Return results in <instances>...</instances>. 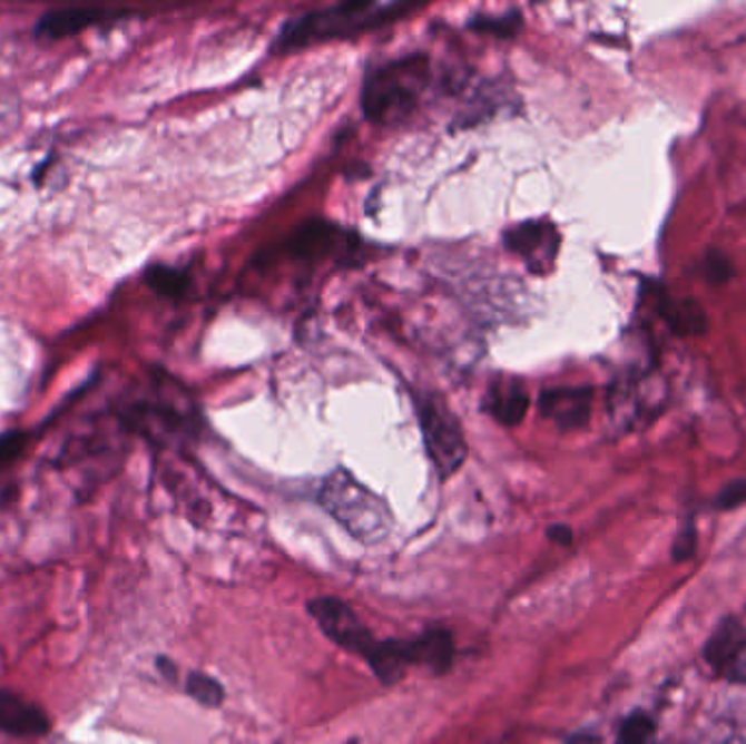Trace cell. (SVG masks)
Segmentation results:
<instances>
[{"instance_id": "ba28073f", "label": "cell", "mask_w": 746, "mask_h": 744, "mask_svg": "<svg viewBox=\"0 0 746 744\" xmlns=\"http://www.w3.org/2000/svg\"><path fill=\"white\" fill-rule=\"evenodd\" d=\"M122 11H107L99 7H77V9H57L45 13L36 25V38L45 42H57L63 38H72L90 27L104 25L107 20L122 18Z\"/></svg>"}, {"instance_id": "8992f818", "label": "cell", "mask_w": 746, "mask_h": 744, "mask_svg": "<svg viewBox=\"0 0 746 744\" xmlns=\"http://www.w3.org/2000/svg\"><path fill=\"white\" fill-rule=\"evenodd\" d=\"M308 611L317 620L321 632L332 642H336L345 650L359 653L361 657L370 653L375 638L361 623V618L350 609V605L336 598H315L308 605Z\"/></svg>"}, {"instance_id": "44dd1931", "label": "cell", "mask_w": 746, "mask_h": 744, "mask_svg": "<svg viewBox=\"0 0 746 744\" xmlns=\"http://www.w3.org/2000/svg\"><path fill=\"white\" fill-rule=\"evenodd\" d=\"M24 446H27V434L24 432L11 430V432L0 434V470L20 457Z\"/></svg>"}, {"instance_id": "5b68a950", "label": "cell", "mask_w": 746, "mask_h": 744, "mask_svg": "<svg viewBox=\"0 0 746 744\" xmlns=\"http://www.w3.org/2000/svg\"><path fill=\"white\" fill-rule=\"evenodd\" d=\"M504 247L522 258L531 273L546 275L559 256L561 236L550 221H524L504 232Z\"/></svg>"}, {"instance_id": "8fae6325", "label": "cell", "mask_w": 746, "mask_h": 744, "mask_svg": "<svg viewBox=\"0 0 746 744\" xmlns=\"http://www.w3.org/2000/svg\"><path fill=\"white\" fill-rule=\"evenodd\" d=\"M531 407V398L520 382H495L484 395V411L502 425H518Z\"/></svg>"}, {"instance_id": "52a82bcc", "label": "cell", "mask_w": 746, "mask_h": 744, "mask_svg": "<svg viewBox=\"0 0 746 744\" xmlns=\"http://www.w3.org/2000/svg\"><path fill=\"white\" fill-rule=\"evenodd\" d=\"M591 386H554L539 395V411L561 430H579L591 418Z\"/></svg>"}, {"instance_id": "d6986e66", "label": "cell", "mask_w": 746, "mask_h": 744, "mask_svg": "<svg viewBox=\"0 0 746 744\" xmlns=\"http://www.w3.org/2000/svg\"><path fill=\"white\" fill-rule=\"evenodd\" d=\"M700 273L711 284H725L734 275L732 258L725 252H720V249H709L705 254V258L700 261Z\"/></svg>"}, {"instance_id": "4316f807", "label": "cell", "mask_w": 746, "mask_h": 744, "mask_svg": "<svg viewBox=\"0 0 746 744\" xmlns=\"http://www.w3.org/2000/svg\"><path fill=\"white\" fill-rule=\"evenodd\" d=\"M16 106H4L2 104V99H0V127L4 125V123H13V114H11V109H13Z\"/></svg>"}, {"instance_id": "5bb4252c", "label": "cell", "mask_w": 746, "mask_h": 744, "mask_svg": "<svg viewBox=\"0 0 746 744\" xmlns=\"http://www.w3.org/2000/svg\"><path fill=\"white\" fill-rule=\"evenodd\" d=\"M411 664L426 666L432 673H445L454 659V642L445 629H430L424 636L409 642Z\"/></svg>"}, {"instance_id": "cb8c5ba5", "label": "cell", "mask_w": 746, "mask_h": 744, "mask_svg": "<svg viewBox=\"0 0 746 744\" xmlns=\"http://www.w3.org/2000/svg\"><path fill=\"white\" fill-rule=\"evenodd\" d=\"M725 673H729V679H732V682L746 684V642L743 644V648L738 650V655L734 657V662L729 664V668H727Z\"/></svg>"}, {"instance_id": "30bf717a", "label": "cell", "mask_w": 746, "mask_h": 744, "mask_svg": "<svg viewBox=\"0 0 746 744\" xmlns=\"http://www.w3.org/2000/svg\"><path fill=\"white\" fill-rule=\"evenodd\" d=\"M655 309L661 321L679 336H700L709 330V320L703 306L693 297H673L666 288H659Z\"/></svg>"}, {"instance_id": "83f0119b", "label": "cell", "mask_w": 746, "mask_h": 744, "mask_svg": "<svg viewBox=\"0 0 746 744\" xmlns=\"http://www.w3.org/2000/svg\"><path fill=\"white\" fill-rule=\"evenodd\" d=\"M725 744H745L743 741H727Z\"/></svg>"}, {"instance_id": "d4e9b609", "label": "cell", "mask_w": 746, "mask_h": 744, "mask_svg": "<svg viewBox=\"0 0 746 744\" xmlns=\"http://www.w3.org/2000/svg\"><path fill=\"white\" fill-rule=\"evenodd\" d=\"M548 537L561 546H570L572 544V529L566 525H554L548 529Z\"/></svg>"}, {"instance_id": "9c48e42d", "label": "cell", "mask_w": 746, "mask_h": 744, "mask_svg": "<svg viewBox=\"0 0 746 744\" xmlns=\"http://www.w3.org/2000/svg\"><path fill=\"white\" fill-rule=\"evenodd\" d=\"M49 730L51 723L38 705L27 703L13 692L0 691V732L18 738H31L45 736Z\"/></svg>"}, {"instance_id": "9a60e30c", "label": "cell", "mask_w": 746, "mask_h": 744, "mask_svg": "<svg viewBox=\"0 0 746 744\" xmlns=\"http://www.w3.org/2000/svg\"><path fill=\"white\" fill-rule=\"evenodd\" d=\"M746 642L745 629L738 620L727 618L718 625V629L711 634V638L707 639L705 644V662L718 670L725 673L729 668V664L734 662V657L738 655V650L743 648Z\"/></svg>"}, {"instance_id": "277c9868", "label": "cell", "mask_w": 746, "mask_h": 744, "mask_svg": "<svg viewBox=\"0 0 746 744\" xmlns=\"http://www.w3.org/2000/svg\"><path fill=\"white\" fill-rule=\"evenodd\" d=\"M415 411L424 434L428 457L441 479L457 474L468 459L463 425L452 409L434 393H415Z\"/></svg>"}, {"instance_id": "e0dca14e", "label": "cell", "mask_w": 746, "mask_h": 744, "mask_svg": "<svg viewBox=\"0 0 746 744\" xmlns=\"http://www.w3.org/2000/svg\"><path fill=\"white\" fill-rule=\"evenodd\" d=\"M472 29H477L480 33H491L495 38H516L520 33V29L524 27L522 22V13L520 11H509L502 16H477L470 22Z\"/></svg>"}, {"instance_id": "7c38bea8", "label": "cell", "mask_w": 746, "mask_h": 744, "mask_svg": "<svg viewBox=\"0 0 746 744\" xmlns=\"http://www.w3.org/2000/svg\"><path fill=\"white\" fill-rule=\"evenodd\" d=\"M347 234L336 227V225H327V223H308L304 225L288 243V249L300 256V258H325L334 252H338L345 245Z\"/></svg>"}, {"instance_id": "7a4b0ae2", "label": "cell", "mask_w": 746, "mask_h": 744, "mask_svg": "<svg viewBox=\"0 0 746 744\" xmlns=\"http://www.w3.org/2000/svg\"><path fill=\"white\" fill-rule=\"evenodd\" d=\"M430 84L426 55H406L375 66L363 84V111L375 125L406 123L422 104Z\"/></svg>"}, {"instance_id": "ffe728a7", "label": "cell", "mask_w": 746, "mask_h": 744, "mask_svg": "<svg viewBox=\"0 0 746 744\" xmlns=\"http://www.w3.org/2000/svg\"><path fill=\"white\" fill-rule=\"evenodd\" d=\"M652 734H655L652 721L646 714L636 712L622 725L620 736H618V744H648L650 743V738H652Z\"/></svg>"}, {"instance_id": "2e32d148", "label": "cell", "mask_w": 746, "mask_h": 744, "mask_svg": "<svg viewBox=\"0 0 746 744\" xmlns=\"http://www.w3.org/2000/svg\"><path fill=\"white\" fill-rule=\"evenodd\" d=\"M147 284L161 297H181L190 286V277L175 266L156 265L147 271Z\"/></svg>"}, {"instance_id": "ac0fdd59", "label": "cell", "mask_w": 746, "mask_h": 744, "mask_svg": "<svg viewBox=\"0 0 746 744\" xmlns=\"http://www.w3.org/2000/svg\"><path fill=\"white\" fill-rule=\"evenodd\" d=\"M186 692L206 707H220V703L225 701L223 686L204 673H190L188 675Z\"/></svg>"}, {"instance_id": "3957f363", "label": "cell", "mask_w": 746, "mask_h": 744, "mask_svg": "<svg viewBox=\"0 0 746 744\" xmlns=\"http://www.w3.org/2000/svg\"><path fill=\"white\" fill-rule=\"evenodd\" d=\"M320 498L323 509L365 544H375L391 531L389 505L345 470H336L325 479Z\"/></svg>"}, {"instance_id": "4fadbf2b", "label": "cell", "mask_w": 746, "mask_h": 744, "mask_svg": "<svg viewBox=\"0 0 746 744\" xmlns=\"http://www.w3.org/2000/svg\"><path fill=\"white\" fill-rule=\"evenodd\" d=\"M367 664L372 666L375 677L391 686L397 684L406 668L411 666V653H409V642H400V639H386V642H373L370 653L365 655Z\"/></svg>"}, {"instance_id": "7402d4cb", "label": "cell", "mask_w": 746, "mask_h": 744, "mask_svg": "<svg viewBox=\"0 0 746 744\" xmlns=\"http://www.w3.org/2000/svg\"><path fill=\"white\" fill-rule=\"evenodd\" d=\"M746 502V479L732 480L729 484H725L720 489V493L716 496V507L723 511L729 509H738L740 505Z\"/></svg>"}, {"instance_id": "6da1fadb", "label": "cell", "mask_w": 746, "mask_h": 744, "mask_svg": "<svg viewBox=\"0 0 746 744\" xmlns=\"http://www.w3.org/2000/svg\"><path fill=\"white\" fill-rule=\"evenodd\" d=\"M415 9L418 4L409 2H372V0L332 4L327 9H317L286 22L277 36L275 51L288 53L332 40L354 38L359 33L395 22Z\"/></svg>"}, {"instance_id": "603a6c76", "label": "cell", "mask_w": 746, "mask_h": 744, "mask_svg": "<svg viewBox=\"0 0 746 744\" xmlns=\"http://www.w3.org/2000/svg\"><path fill=\"white\" fill-rule=\"evenodd\" d=\"M694 552H696V529L688 522L679 531L675 544H673V559L675 561H688V559H693Z\"/></svg>"}, {"instance_id": "484cf974", "label": "cell", "mask_w": 746, "mask_h": 744, "mask_svg": "<svg viewBox=\"0 0 746 744\" xmlns=\"http://www.w3.org/2000/svg\"><path fill=\"white\" fill-rule=\"evenodd\" d=\"M158 668H160L161 675H164V677H168V679H175V675H177V668H175V664H173L170 659L160 657V659H158Z\"/></svg>"}]
</instances>
